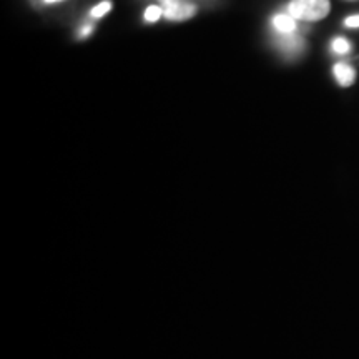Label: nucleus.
I'll return each mask as SVG.
<instances>
[{"label":"nucleus","instance_id":"f257e3e1","mask_svg":"<svg viewBox=\"0 0 359 359\" xmlns=\"http://www.w3.org/2000/svg\"><path fill=\"white\" fill-rule=\"evenodd\" d=\"M330 11V0H291L288 6V13L293 19L306 22L325 19Z\"/></svg>","mask_w":359,"mask_h":359},{"label":"nucleus","instance_id":"f03ea898","mask_svg":"<svg viewBox=\"0 0 359 359\" xmlns=\"http://www.w3.org/2000/svg\"><path fill=\"white\" fill-rule=\"evenodd\" d=\"M160 4L168 20H187L196 13V6L190 0H160Z\"/></svg>","mask_w":359,"mask_h":359},{"label":"nucleus","instance_id":"7ed1b4c3","mask_svg":"<svg viewBox=\"0 0 359 359\" xmlns=\"http://www.w3.org/2000/svg\"><path fill=\"white\" fill-rule=\"evenodd\" d=\"M275 45L286 57H298L304 48V39L298 34H275Z\"/></svg>","mask_w":359,"mask_h":359},{"label":"nucleus","instance_id":"20e7f679","mask_svg":"<svg viewBox=\"0 0 359 359\" xmlns=\"http://www.w3.org/2000/svg\"><path fill=\"white\" fill-rule=\"evenodd\" d=\"M273 27L276 34H294L296 32V19L290 13H278L273 17Z\"/></svg>","mask_w":359,"mask_h":359},{"label":"nucleus","instance_id":"39448f33","mask_svg":"<svg viewBox=\"0 0 359 359\" xmlns=\"http://www.w3.org/2000/svg\"><path fill=\"white\" fill-rule=\"evenodd\" d=\"M333 72L341 87H349V85H353L354 80H356V74H354V70L348 64H341L339 62V64L334 65Z\"/></svg>","mask_w":359,"mask_h":359},{"label":"nucleus","instance_id":"423d86ee","mask_svg":"<svg viewBox=\"0 0 359 359\" xmlns=\"http://www.w3.org/2000/svg\"><path fill=\"white\" fill-rule=\"evenodd\" d=\"M161 15H163V8L158 7V6H150L145 11V20L148 22V24H151V22H156Z\"/></svg>","mask_w":359,"mask_h":359},{"label":"nucleus","instance_id":"0eeeda50","mask_svg":"<svg viewBox=\"0 0 359 359\" xmlns=\"http://www.w3.org/2000/svg\"><path fill=\"white\" fill-rule=\"evenodd\" d=\"M331 48H333L336 53H348L349 48H351V45H349V42H348L346 39L336 37L333 40V43H331Z\"/></svg>","mask_w":359,"mask_h":359},{"label":"nucleus","instance_id":"6e6552de","mask_svg":"<svg viewBox=\"0 0 359 359\" xmlns=\"http://www.w3.org/2000/svg\"><path fill=\"white\" fill-rule=\"evenodd\" d=\"M111 8V4L109 2V0H105V2L98 4V6H95L92 8V12H90V15L93 17V19H100V17L105 15L107 12H110Z\"/></svg>","mask_w":359,"mask_h":359},{"label":"nucleus","instance_id":"1a4fd4ad","mask_svg":"<svg viewBox=\"0 0 359 359\" xmlns=\"http://www.w3.org/2000/svg\"><path fill=\"white\" fill-rule=\"evenodd\" d=\"M92 29H93V25H92V24H85V25L82 27V29L79 30V37H80V39L88 37L90 32H92Z\"/></svg>","mask_w":359,"mask_h":359},{"label":"nucleus","instance_id":"9d476101","mask_svg":"<svg viewBox=\"0 0 359 359\" xmlns=\"http://www.w3.org/2000/svg\"><path fill=\"white\" fill-rule=\"evenodd\" d=\"M346 27H359V15H354V17H348L346 22Z\"/></svg>","mask_w":359,"mask_h":359},{"label":"nucleus","instance_id":"9b49d317","mask_svg":"<svg viewBox=\"0 0 359 359\" xmlns=\"http://www.w3.org/2000/svg\"><path fill=\"white\" fill-rule=\"evenodd\" d=\"M55 2H60V0H42V4H55Z\"/></svg>","mask_w":359,"mask_h":359},{"label":"nucleus","instance_id":"f8f14e48","mask_svg":"<svg viewBox=\"0 0 359 359\" xmlns=\"http://www.w3.org/2000/svg\"><path fill=\"white\" fill-rule=\"evenodd\" d=\"M35 6H42V0H32Z\"/></svg>","mask_w":359,"mask_h":359}]
</instances>
